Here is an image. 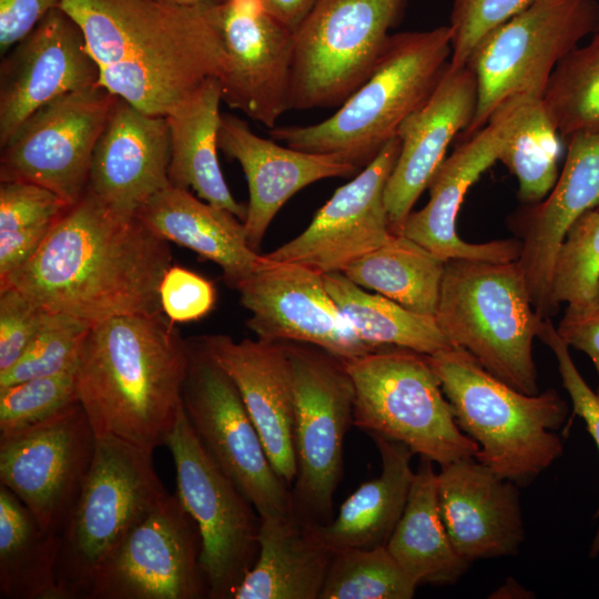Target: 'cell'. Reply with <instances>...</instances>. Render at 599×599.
<instances>
[{
	"label": "cell",
	"instance_id": "484cf974",
	"mask_svg": "<svg viewBox=\"0 0 599 599\" xmlns=\"http://www.w3.org/2000/svg\"><path fill=\"white\" fill-rule=\"evenodd\" d=\"M200 341L234 382L274 470L293 484L297 473L294 393L283 342L257 337L236 342L227 335Z\"/></svg>",
	"mask_w": 599,
	"mask_h": 599
},
{
	"label": "cell",
	"instance_id": "8d00e7d4",
	"mask_svg": "<svg viewBox=\"0 0 599 599\" xmlns=\"http://www.w3.org/2000/svg\"><path fill=\"white\" fill-rule=\"evenodd\" d=\"M542 101L560 138L599 132V29L555 67Z\"/></svg>",
	"mask_w": 599,
	"mask_h": 599
},
{
	"label": "cell",
	"instance_id": "5b68a950",
	"mask_svg": "<svg viewBox=\"0 0 599 599\" xmlns=\"http://www.w3.org/2000/svg\"><path fill=\"white\" fill-rule=\"evenodd\" d=\"M428 359L459 428L479 446L475 458L498 476L525 486L562 455L555 432L565 423L568 405L556 389L521 393L459 346Z\"/></svg>",
	"mask_w": 599,
	"mask_h": 599
},
{
	"label": "cell",
	"instance_id": "7dc6e473",
	"mask_svg": "<svg viewBox=\"0 0 599 599\" xmlns=\"http://www.w3.org/2000/svg\"><path fill=\"white\" fill-rule=\"evenodd\" d=\"M61 0H0V53L27 37Z\"/></svg>",
	"mask_w": 599,
	"mask_h": 599
},
{
	"label": "cell",
	"instance_id": "d590c367",
	"mask_svg": "<svg viewBox=\"0 0 599 599\" xmlns=\"http://www.w3.org/2000/svg\"><path fill=\"white\" fill-rule=\"evenodd\" d=\"M559 155L560 135L542 97L526 95L498 155L517 177L521 202L536 204L550 193L559 176Z\"/></svg>",
	"mask_w": 599,
	"mask_h": 599
},
{
	"label": "cell",
	"instance_id": "f907efd6",
	"mask_svg": "<svg viewBox=\"0 0 599 599\" xmlns=\"http://www.w3.org/2000/svg\"><path fill=\"white\" fill-rule=\"evenodd\" d=\"M265 9L283 26L295 31L316 0H262Z\"/></svg>",
	"mask_w": 599,
	"mask_h": 599
},
{
	"label": "cell",
	"instance_id": "7c38bea8",
	"mask_svg": "<svg viewBox=\"0 0 599 599\" xmlns=\"http://www.w3.org/2000/svg\"><path fill=\"white\" fill-rule=\"evenodd\" d=\"M165 446L175 467L176 494L200 532L207 597L233 599L258 555L260 515L207 455L184 409Z\"/></svg>",
	"mask_w": 599,
	"mask_h": 599
},
{
	"label": "cell",
	"instance_id": "7402d4cb",
	"mask_svg": "<svg viewBox=\"0 0 599 599\" xmlns=\"http://www.w3.org/2000/svg\"><path fill=\"white\" fill-rule=\"evenodd\" d=\"M477 101L474 70L449 63L426 103L400 124V151L384 195L393 234L399 233L451 141L471 123Z\"/></svg>",
	"mask_w": 599,
	"mask_h": 599
},
{
	"label": "cell",
	"instance_id": "b9f144b4",
	"mask_svg": "<svg viewBox=\"0 0 599 599\" xmlns=\"http://www.w3.org/2000/svg\"><path fill=\"white\" fill-rule=\"evenodd\" d=\"M534 0H455L449 21L453 67L466 65L476 48Z\"/></svg>",
	"mask_w": 599,
	"mask_h": 599
},
{
	"label": "cell",
	"instance_id": "9c48e42d",
	"mask_svg": "<svg viewBox=\"0 0 599 599\" xmlns=\"http://www.w3.org/2000/svg\"><path fill=\"white\" fill-rule=\"evenodd\" d=\"M598 29V0H534L491 32L467 62L477 78L478 101L461 140L486 126L506 100L544 97L557 63Z\"/></svg>",
	"mask_w": 599,
	"mask_h": 599
},
{
	"label": "cell",
	"instance_id": "ba28073f",
	"mask_svg": "<svg viewBox=\"0 0 599 599\" xmlns=\"http://www.w3.org/2000/svg\"><path fill=\"white\" fill-rule=\"evenodd\" d=\"M152 454L97 436L91 466L60 534L57 575L65 599L82 598L100 564L169 495Z\"/></svg>",
	"mask_w": 599,
	"mask_h": 599
},
{
	"label": "cell",
	"instance_id": "bcb514c9",
	"mask_svg": "<svg viewBox=\"0 0 599 599\" xmlns=\"http://www.w3.org/2000/svg\"><path fill=\"white\" fill-rule=\"evenodd\" d=\"M216 291L212 282L193 271L171 265L160 284L163 314L174 324L197 321L214 307Z\"/></svg>",
	"mask_w": 599,
	"mask_h": 599
},
{
	"label": "cell",
	"instance_id": "836d02e7",
	"mask_svg": "<svg viewBox=\"0 0 599 599\" xmlns=\"http://www.w3.org/2000/svg\"><path fill=\"white\" fill-rule=\"evenodd\" d=\"M445 262L415 241L393 234L341 273L358 286L375 291L412 312L435 317Z\"/></svg>",
	"mask_w": 599,
	"mask_h": 599
},
{
	"label": "cell",
	"instance_id": "ffe728a7",
	"mask_svg": "<svg viewBox=\"0 0 599 599\" xmlns=\"http://www.w3.org/2000/svg\"><path fill=\"white\" fill-rule=\"evenodd\" d=\"M400 151L396 135L348 183L338 187L296 237L265 254L321 274L341 272L392 235L385 187Z\"/></svg>",
	"mask_w": 599,
	"mask_h": 599
},
{
	"label": "cell",
	"instance_id": "db71d44e",
	"mask_svg": "<svg viewBox=\"0 0 599 599\" xmlns=\"http://www.w3.org/2000/svg\"><path fill=\"white\" fill-rule=\"evenodd\" d=\"M593 303L599 304V286Z\"/></svg>",
	"mask_w": 599,
	"mask_h": 599
},
{
	"label": "cell",
	"instance_id": "d6986e66",
	"mask_svg": "<svg viewBox=\"0 0 599 599\" xmlns=\"http://www.w3.org/2000/svg\"><path fill=\"white\" fill-rule=\"evenodd\" d=\"M524 97L516 95L502 102L486 126L461 140L451 155L445 158L427 185V204L409 213L398 234L415 241L444 261L466 258L512 262L519 258L520 241L510 238L480 244L465 242L456 232V219L469 187L498 161Z\"/></svg>",
	"mask_w": 599,
	"mask_h": 599
},
{
	"label": "cell",
	"instance_id": "74e56055",
	"mask_svg": "<svg viewBox=\"0 0 599 599\" xmlns=\"http://www.w3.org/2000/svg\"><path fill=\"white\" fill-rule=\"evenodd\" d=\"M417 586L386 546L333 552L319 599H410Z\"/></svg>",
	"mask_w": 599,
	"mask_h": 599
},
{
	"label": "cell",
	"instance_id": "277c9868",
	"mask_svg": "<svg viewBox=\"0 0 599 599\" xmlns=\"http://www.w3.org/2000/svg\"><path fill=\"white\" fill-rule=\"evenodd\" d=\"M451 59L448 26L390 35L369 78L324 121L270 129L271 139L366 166L435 91Z\"/></svg>",
	"mask_w": 599,
	"mask_h": 599
},
{
	"label": "cell",
	"instance_id": "30bf717a",
	"mask_svg": "<svg viewBox=\"0 0 599 599\" xmlns=\"http://www.w3.org/2000/svg\"><path fill=\"white\" fill-rule=\"evenodd\" d=\"M407 0H316L294 31L292 109L341 105L373 73Z\"/></svg>",
	"mask_w": 599,
	"mask_h": 599
},
{
	"label": "cell",
	"instance_id": "e575fe53",
	"mask_svg": "<svg viewBox=\"0 0 599 599\" xmlns=\"http://www.w3.org/2000/svg\"><path fill=\"white\" fill-rule=\"evenodd\" d=\"M323 278L333 301L367 345L396 346L428 356L454 346L435 317L372 294L341 272L323 274Z\"/></svg>",
	"mask_w": 599,
	"mask_h": 599
},
{
	"label": "cell",
	"instance_id": "c3c4849f",
	"mask_svg": "<svg viewBox=\"0 0 599 599\" xmlns=\"http://www.w3.org/2000/svg\"><path fill=\"white\" fill-rule=\"evenodd\" d=\"M557 332L564 342L589 356L597 374L599 395V304L567 306Z\"/></svg>",
	"mask_w": 599,
	"mask_h": 599
},
{
	"label": "cell",
	"instance_id": "603a6c76",
	"mask_svg": "<svg viewBox=\"0 0 599 599\" xmlns=\"http://www.w3.org/2000/svg\"><path fill=\"white\" fill-rule=\"evenodd\" d=\"M566 141L567 155L555 186L519 217L522 241L517 261L542 318H550L559 307L552 296V272L569 226L586 211L599 207V132L577 133Z\"/></svg>",
	"mask_w": 599,
	"mask_h": 599
},
{
	"label": "cell",
	"instance_id": "4dcf8cb0",
	"mask_svg": "<svg viewBox=\"0 0 599 599\" xmlns=\"http://www.w3.org/2000/svg\"><path fill=\"white\" fill-rule=\"evenodd\" d=\"M221 102L219 79H209L165 116L170 131L169 180L244 222L247 207L232 196L217 158Z\"/></svg>",
	"mask_w": 599,
	"mask_h": 599
},
{
	"label": "cell",
	"instance_id": "3957f363",
	"mask_svg": "<svg viewBox=\"0 0 599 599\" xmlns=\"http://www.w3.org/2000/svg\"><path fill=\"white\" fill-rule=\"evenodd\" d=\"M189 339L163 313L92 324L77 364V397L95 436L153 451L181 412Z\"/></svg>",
	"mask_w": 599,
	"mask_h": 599
},
{
	"label": "cell",
	"instance_id": "4316f807",
	"mask_svg": "<svg viewBox=\"0 0 599 599\" xmlns=\"http://www.w3.org/2000/svg\"><path fill=\"white\" fill-rule=\"evenodd\" d=\"M170 131L165 116L118 98L93 151L87 189L116 212L135 215L167 186Z\"/></svg>",
	"mask_w": 599,
	"mask_h": 599
},
{
	"label": "cell",
	"instance_id": "d4e9b609",
	"mask_svg": "<svg viewBox=\"0 0 599 599\" xmlns=\"http://www.w3.org/2000/svg\"><path fill=\"white\" fill-rule=\"evenodd\" d=\"M217 144L240 163L246 177L250 200L243 223L247 243L256 252L275 215L295 193L319 180L359 171L338 154L306 152L261 138L232 114H222Z\"/></svg>",
	"mask_w": 599,
	"mask_h": 599
},
{
	"label": "cell",
	"instance_id": "f1b7e54d",
	"mask_svg": "<svg viewBox=\"0 0 599 599\" xmlns=\"http://www.w3.org/2000/svg\"><path fill=\"white\" fill-rule=\"evenodd\" d=\"M258 555L233 599H319L333 552L295 511L262 516Z\"/></svg>",
	"mask_w": 599,
	"mask_h": 599
},
{
	"label": "cell",
	"instance_id": "e0dca14e",
	"mask_svg": "<svg viewBox=\"0 0 599 599\" xmlns=\"http://www.w3.org/2000/svg\"><path fill=\"white\" fill-rule=\"evenodd\" d=\"M257 338L317 346L345 361L378 347L364 343L326 290L323 274L263 255L235 288Z\"/></svg>",
	"mask_w": 599,
	"mask_h": 599
},
{
	"label": "cell",
	"instance_id": "816d5d0a",
	"mask_svg": "<svg viewBox=\"0 0 599 599\" xmlns=\"http://www.w3.org/2000/svg\"><path fill=\"white\" fill-rule=\"evenodd\" d=\"M495 598H530L531 593L514 579H508L495 593Z\"/></svg>",
	"mask_w": 599,
	"mask_h": 599
},
{
	"label": "cell",
	"instance_id": "6da1fadb",
	"mask_svg": "<svg viewBox=\"0 0 599 599\" xmlns=\"http://www.w3.org/2000/svg\"><path fill=\"white\" fill-rule=\"evenodd\" d=\"M169 244L135 215L114 211L85 190L0 287H13L44 311L89 325L163 313L160 284L172 265Z\"/></svg>",
	"mask_w": 599,
	"mask_h": 599
},
{
	"label": "cell",
	"instance_id": "681fc988",
	"mask_svg": "<svg viewBox=\"0 0 599 599\" xmlns=\"http://www.w3.org/2000/svg\"><path fill=\"white\" fill-rule=\"evenodd\" d=\"M52 224L0 231V280L24 265L35 254Z\"/></svg>",
	"mask_w": 599,
	"mask_h": 599
},
{
	"label": "cell",
	"instance_id": "7bdbcfd3",
	"mask_svg": "<svg viewBox=\"0 0 599 599\" xmlns=\"http://www.w3.org/2000/svg\"><path fill=\"white\" fill-rule=\"evenodd\" d=\"M13 287H0V372L11 367L53 318Z\"/></svg>",
	"mask_w": 599,
	"mask_h": 599
},
{
	"label": "cell",
	"instance_id": "52a82bcc",
	"mask_svg": "<svg viewBox=\"0 0 599 599\" xmlns=\"http://www.w3.org/2000/svg\"><path fill=\"white\" fill-rule=\"evenodd\" d=\"M343 362L355 392V427L439 466L475 457L479 446L459 428L427 355L382 346Z\"/></svg>",
	"mask_w": 599,
	"mask_h": 599
},
{
	"label": "cell",
	"instance_id": "2e32d148",
	"mask_svg": "<svg viewBox=\"0 0 599 599\" xmlns=\"http://www.w3.org/2000/svg\"><path fill=\"white\" fill-rule=\"evenodd\" d=\"M95 438L79 400L0 435V483L45 531L62 532L91 466Z\"/></svg>",
	"mask_w": 599,
	"mask_h": 599
},
{
	"label": "cell",
	"instance_id": "f6af8a7d",
	"mask_svg": "<svg viewBox=\"0 0 599 599\" xmlns=\"http://www.w3.org/2000/svg\"><path fill=\"white\" fill-rule=\"evenodd\" d=\"M68 206L52 191L24 181H0V231L52 223Z\"/></svg>",
	"mask_w": 599,
	"mask_h": 599
},
{
	"label": "cell",
	"instance_id": "ab89813d",
	"mask_svg": "<svg viewBox=\"0 0 599 599\" xmlns=\"http://www.w3.org/2000/svg\"><path fill=\"white\" fill-rule=\"evenodd\" d=\"M90 326L54 314L19 359L8 369L0 372V388L75 366Z\"/></svg>",
	"mask_w": 599,
	"mask_h": 599
},
{
	"label": "cell",
	"instance_id": "4fadbf2b",
	"mask_svg": "<svg viewBox=\"0 0 599 599\" xmlns=\"http://www.w3.org/2000/svg\"><path fill=\"white\" fill-rule=\"evenodd\" d=\"M189 345L182 405L199 441L260 517L294 511L292 488L274 470L234 382L200 338Z\"/></svg>",
	"mask_w": 599,
	"mask_h": 599
},
{
	"label": "cell",
	"instance_id": "ac0fdd59",
	"mask_svg": "<svg viewBox=\"0 0 599 599\" xmlns=\"http://www.w3.org/2000/svg\"><path fill=\"white\" fill-rule=\"evenodd\" d=\"M226 63L222 101L268 129L292 110L294 32L278 22L262 0L215 3Z\"/></svg>",
	"mask_w": 599,
	"mask_h": 599
},
{
	"label": "cell",
	"instance_id": "44dd1931",
	"mask_svg": "<svg viewBox=\"0 0 599 599\" xmlns=\"http://www.w3.org/2000/svg\"><path fill=\"white\" fill-rule=\"evenodd\" d=\"M99 68L79 24L51 10L0 64V146L38 109L69 92L99 84Z\"/></svg>",
	"mask_w": 599,
	"mask_h": 599
},
{
	"label": "cell",
	"instance_id": "8fae6325",
	"mask_svg": "<svg viewBox=\"0 0 599 599\" xmlns=\"http://www.w3.org/2000/svg\"><path fill=\"white\" fill-rule=\"evenodd\" d=\"M283 344L294 393L293 507L304 519L325 525L333 519V498L343 475L354 386L343 359L311 344Z\"/></svg>",
	"mask_w": 599,
	"mask_h": 599
},
{
	"label": "cell",
	"instance_id": "f546056e",
	"mask_svg": "<svg viewBox=\"0 0 599 599\" xmlns=\"http://www.w3.org/2000/svg\"><path fill=\"white\" fill-rule=\"evenodd\" d=\"M370 437L380 455V475L351 494L329 522L314 524L316 535L332 551L386 546L405 509L415 477L414 453L403 443Z\"/></svg>",
	"mask_w": 599,
	"mask_h": 599
},
{
	"label": "cell",
	"instance_id": "f5cc1de1",
	"mask_svg": "<svg viewBox=\"0 0 599 599\" xmlns=\"http://www.w3.org/2000/svg\"><path fill=\"white\" fill-rule=\"evenodd\" d=\"M173 3L179 4H185V6H195V4H204V3H219L224 0H166Z\"/></svg>",
	"mask_w": 599,
	"mask_h": 599
},
{
	"label": "cell",
	"instance_id": "5bb4252c",
	"mask_svg": "<svg viewBox=\"0 0 599 599\" xmlns=\"http://www.w3.org/2000/svg\"><path fill=\"white\" fill-rule=\"evenodd\" d=\"M118 97L100 84L33 112L1 148L0 181L41 185L72 205L84 194L97 142Z\"/></svg>",
	"mask_w": 599,
	"mask_h": 599
},
{
	"label": "cell",
	"instance_id": "1f68e13d",
	"mask_svg": "<svg viewBox=\"0 0 599 599\" xmlns=\"http://www.w3.org/2000/svg\"><path fill=\"white\" fill-rule=\"evenodd\" d=\"M386 548L419 585L456 583L470 567L455 549L443 521L434 461L420 457L405 509Z\"/></svg>",
	"mask_w": 599,
	"mask_h": 599
},
{
	"label": "cell",
	"instance_id": "f35d334b",
	"mask_svg": "<svg viewBox=\"0 0 599 599\" xmlns=\"http://www.w3.org/2000/svg\"><path fill=\"white\" fill-rule=\"evenodd\" d=\"M599 286V210L582 213L568 229L557 252L552 296L559 306L593 303Z\"/></svg>",
	"mask_w": 599,
	"mask_h": 599
},
{
	"label": "cell",
	"instance_id": "60d3db41",
	"mask_svg": "<svg viewBox=\"0 0 599 599\" xmlns=\"http://www.w3.org/2000/svg\"><path fill=\"white\" fill-rule=\"evenodd\" d=\"M77 365L0 388V435L37 424L78 400Z\"/></svg>",
	"mask_w": 599,
	"mask_h": 599
},
{
	"label": "cell",
	"instance_id": "9a60e30c",
	"mask_svg": "<svg viewBox=\"0 0 599 599\" xmlns=\"http://www.w3.org/2000/svg\"><path fill=\"white\" fill-rule=\"evenodd\" d=\"M197 526L177 494L139 521L93 572L87 599H200L207 585Z\"/></svg>",
	"mask_w": 599,
	"mask_h": 599
},
{
	"label": "cell",
	"instance_id": "7a4b0ae2",
	"mask_svg": "<svg viewBox=\"0 0 599 599\" xmlns=\"http://www.w3.org/2000/svg\"><path fill=\"white\" fill-rule=\"evenodd\" d=\"M59 8L81 28L99 84L148 114L166 116L224 72L215 3L61 0Z\"/></svg>",
	"mask_w": 599,
	"mask_h": 599
},
{
	"label": "cell",
	"instance_id": "83f0119b",
	"mask_svg": "<svg viewBox=\"0 0 599 599\" xmlns=\"http://www.w3.org/2000/svg\"><path fill=\"white\" fill-rule=\"evenodd\" d=\"M135 216L161 238L214 262L234 290L263 260L248 245L243 221L191 190L169 184L152 195Z\"/></svg>",
	"mask_w": 599,
	"mask_h": 599
},
{
	"label": "cell",
	"instance_id": "8992f818",
	"mask_svg": "<svg viewBox=\"0 0 599 599\" xmlns=\"http://www.w3.org/2000/svg\"><path fill=\"white\" fill-rule=\"evenodd\" d=\"M435 318L448 341L491 375L521 393H539L532 343L545 318L518 261H446Z\"/></svg>",
	"mask_w": 599,
	"mask_h": 599
},
{
	"label": "cell",
	"instance_id": "ee69618b",
	"mask_svg": "<svg viewBox=\"0 0 599 599\" xmlns=\"http://www.w3.org/2000/svg\"><path fill=\"white\" fill-rule=\"evenodd\" d=\"M537 337L552 351L562 386L570 396L573 414L583 419L599 450V395L582 378L569 354V346L560 337L550 318L544 319ZM595 518L599 519V507ZM590 557H599V526L591 542Z\"/></svg>",
	"mask_w": 599,
	"mask_h": 599
},
{
	"label": "cell",
	"instance_id": "d6a6232c",
	"mask_svg": "<svg viewBox=\"0 0 599 599\" xmlns=\"http://www.w3.org/2000/svg\"><path fill=\"white\" fill-rule=\"evenodd\" d=\"M60 545V535L42 529L18 497L1 485V598L65 599L57 575Z\"/></svg>",
	"mask_w": 599,
	"mask_h": 599
},
{
	"label": "cell",
	"instance_id": "cb8c5ba5",
	"mask_svg": "<svg viewBox=\"0 0 599 599\" xmlns=\"http://www.w3.org/2000/svg\"><path fill=\"white\" fill-rule=\"evenodd\" d=\"M438 501L456 551L468 562L516 555L525 539L517 485L475 457L440 466Z\"/></svg>",
	"mask_w": 599,
	"mask_h": 599
}]
</instances>
